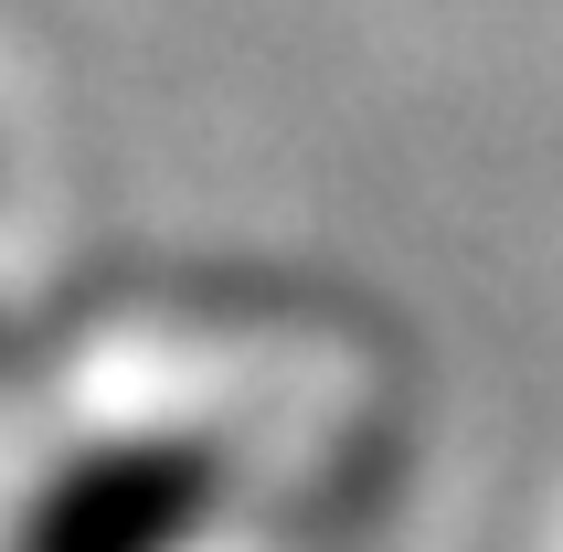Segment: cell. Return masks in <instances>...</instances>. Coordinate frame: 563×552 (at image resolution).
<instances>
[{"instance_id": "obj_1", "label": "cell", "mask_w": 563, "mask_h": 552, "mask_svg": "<svg viewBox=\"0 0 563 552\" xmlns=\"http://www.w3.org/2000/svg\"><path fill=\"white\" fill-rule=\"evenodd\" d=\"M213 521L202 446H86L32 489L11 552H181Z\"/></svg>"}]
</instances>
